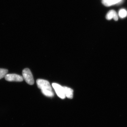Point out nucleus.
<instances>
[{"label": "nucleus", "mask_w": 127, "mask_h": 127, "mask_svg": "<svg viewBox=\"0 0 127 127\" xmlns=\"http://www.w3.org/2000/svg\"><path fill=\"white\" fill-rule=\"evenodd\" d=\"M22 75L23 79L27 83L30 85L34 84V81L33 76L31 70L28 68H26L22 71Z\"/></svg>", "instance_id": "1"}, {"label": "nucleus", "mask_w": 127, "mask_h": 127, "mask_svg": "<svg viewBox=\"0 0 127 127\" xmlns=\"http://www.w3.org/2000/svg\"><path fill=\"white\" fill-rule=\"evenodd\" d=\"M36 83L37 87L41 89V91H52V89L50 83L47 80L39 79L37 80Z\"/></svg>", "instance_id": "2"}, {"label": "nucleus", "mask_w": 127, "mask_h": 127, "mask_svg": "<svg viewBox=\"0 0 127 127\" xmlns=\"http://www.w3.org/2000/svg\"><path fill=\"white\" fill-rule=\"evenodd\" d=\"M52 86L55 89L57 95L59 97L62 99H64L65 98L66 96L64 93L63 87L62 86L59 84L56 83H53Z\"/></svg>", "instance_id": "3"}, {"label": "nucleus", "mask_w": 127, "mask_h": 127, "mask_svg": "<svg viewBox=\"0 0 127 127\" xmlns=\"http://www.w3.org/2000/svg\"><path fill=\"white\" fill-rule=\"evenodd\" d=\"M5 78L6 81L9 82H22L24 80L23 77L16 74H7Z\"/></svg>", "instance_id": "4"}, {"label": "nucleus", "mask_w": 127, "mask_h": 127, "mask_svg": "<svg viewBox=\"0 0 127 127\" xmlns=\"http://www.w3.org/2000/svg\"><path fill=\"white\" fill-rule=\"evenodd\" d=\"M106 18L108 20H110L112 18H113L115 21H117L118 20V16L115 11L112 10L108 12L107 14Z\"/></svg>", "instance_id": "5"}, {"label": "nucleus", "mask_w": 127, "mask_h": 127, "mask_svg": "<svg viewBox=\"0 0 127 127\" xmlns=\"http://www.w3.org/2000/svg\"><path fill=\"white\" fill-rule=\"evenodd\" d=\"M65 96L68 98L71 99L73 97V90L70 88L63 87Z\"/></svg>", "instance_id": "6"}, {"label": "nucleus", "mask_w": 127, "mask_h": 127, "mask_svg": "<svg viewBox=\"0 0 127 127\" xmlns=\"http://www.w3.org/2000/svg\"><path fill=\"white\" fill-rule=\"evenodd\" d=\"M122 0H103L102 3L104 5L110 6L118 3Z\"/></svg>", "instance_id": "7"}, {"label": "nucleus", "mask_w": 127, "mask_h": 127, "mask_svg": "<svg viewBox=\"0 0 127 127\" xmlns=\"http://www.w3.org/2000/svg\"><path fill=\"white\" fill-rule=\"evenodd\" d=\"M8 70L7 69L0 68V79L5 77L7 75Z\"/></svg>", "instance_id": "8"}, {"label": "nucleus", "mask_w": 127, "mask_h": 127, "mask_svg": "<svg viewBox=\"0 0 127 127\" xmlns=\"http://www.w3.org/2000/svg\"><path fill=\"white\" fill-rule=\"evenodd\" d=\"M119 15L121 18H123L127 16V11L124 9H121L119 12Z\"/></svg>", "instance_id": "9"}, {"label": "nucleus", "mask_w": 127, "mask_h": 127, "mask_svg": "<svg viewBox=\"0 0 127 127\" xmlns=\"http://www.w3.org/2000/svg\"><path fill=\"white\" fill-rule=\"evenodd\" d=\"M41 92L43 95H45V96H47L52 97L54 96V94H53L52 91H41Z\"/></svg>", "instance_id": "10"}]
</instances>
